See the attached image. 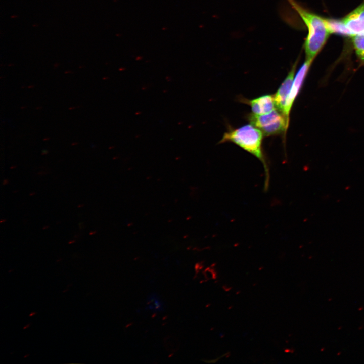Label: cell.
Returning a JSON list of instances; mask_svg holds the SVG:
<instances>
[{
    "mask_svg": "<svg viewBox=\"0 0 364 364\" xmlns=\"http://www.w3.org/2000/svg\"><path fill=\"white\" fill-rule=\"evenodd\" d=\"M299 15L308 30L303 47L306 59L313 61L331 34L326 19L304 8L295 0H287Z\"/></svg>",
    "mask_w": 364,
    "mask_h": 364,
    "instance_id": "1",
    "label": "cell"
},
{
    "mask_svg": "<svg viewBox=\"0 0 364 364\" xmlns=\"http://www.w3.org/2000/svg\"><path fill=\"white\" fill-rule=\"evenodd\" d=\"M263 135L260 129L250 123L236 129H229L224 133L219 143H233L257 158L263 164L267 175V185L269 173L262 151Z\"/></svg>",
    "mask_w": 364,
    "mask_h": 364,
    "instance_id": "2",
    "label": "cell"
},
{
    "mask_svg": "<svg viewBox=\"0 0 364 364\" xmlns=\"http://www.w3.org/2000/svg\"><path fill=\"white\" fill-rule=\"evenodd\" d=\"M248 119L250 123L260 129L265 136L286 134L289 123L278 109L263 115L251 114Z\"/></svg>",
    "mask_w": 364,
    "mask_h": 364,
    "instance_id": "3",
    "label": "cell"
},
{
    "mask_svg": "<svg viewBox=\"0 0 364 364\" xmlns=\"http://www.w3.org/2000/svg\"><path fill=\"white\" fill-rule=\"evenodd\" d=\"M313 61L306 59L295 76L283 111V114L288 123H289V114L293 103L301 89Z\"/></svg>",
    "mask_w": 364,
    "mask_h": 364,
    "instance_id": "4",
    "label": "cell"
},
{
    "mask_svg": "<svg viewBox=\"0 0 364 364\" xmlns=\"http://www.w3.org/2000/svg\"><path fill=\"white\" fill-rule=\"evenodd\" d=\"M351 37L364 35V3L342 19Z\"/></svg>",
    "mask_w": 364,
    "mask_h": 364,
    "instance_id": "5",
    "label": "cell"
},
{
    "mask_svg": "<svg viewBox=\"0 0 364 364\" xmlns=\"http://www.w3.org/2000/svg\"><path fill=\"white\" fill-rule=\"evenodd\" d=\"M298 62V60H297L292 65L286 78L274 95L277 109L282 113V114L287 97L291 90L294 81Z\"/></svg>",
    "mask_w": 364,
    "mask_h": 364,
    "instance_id": "6",
    "label": "cell"
},
{
    "mask_svg": "<svg viewBox=\"0 0 364 364\" xmlns=\"http://www.w3.org/2000/svg\"><path fill=\"white\" fill-rule=\"evenodd\" d=\"M246 101L255 115L265 114L277 109L274 95H265Z\"/></svg>",
    "mask_w": 364,
    "mask_h": 364,
    "instance_id": "7",
    "label": "cell"
},
{
    "mask_svg": "<svg viewBox=\"0 0 364 364\" xmlns=\"http://www.w3.org/2000/svg\"><path fill=\"white\" fill-rule=\"evenodd\" d=\"M326 21L331 33L351 36L342 19H326Z\"/></svg>",
    "mask_w": 364,
    "mask_h": 364,
    "instance_id": "8",
    "label": "cell"
},
{
    "mask_svg": "<svg viewBox=\"0 0 364 364\" xmlns=\"http://www.w3.org/2000/svg\"><path fill=\"white\" fill-rule=\"evenodd\" d=\"M352 39L357 58L360 64L364 66V35H355Z\"/></svg>",
    "mask_w": 364,
    "mask_h": 364,
    "instance_id": "9",
    "label": "cell"
},
{
    "mask_svg": "<svg viewBox=\"0 0 364 364\" xmlns=\"http://www.w3.org/2000/svg\"><path fill=\"white\" fill-rule=\"evenodd\" d=\"M36 314H37V312H34V311H32V312H31L29 314V317L33 316L35 315Z\"/></svg>",
    "mask_w": 364,
    "mask_h": 364,
    "instance_id": "10",
    "label": "cell"
},
{
    "mask_svg": "<svg viewBox=\"0 0 364 364\" xmlns=\"http://www.w3.org/2000/svg\"><path fill=\"white\" fill-rule=\"evenodd\" d=\"M30 325H31V323L27 324H26L25 326H24L23 327V329H26L29 328Z\"/></svg>",
    "mask_w": 364,
    "mask_h": 364,
    "instance_id": "11",
    "label": "cell"
},
{
    "mask_svg": "<svg viewBox=\"0 0 364 364\" xmlns=\"http://www.w3.org/2000/svg\"><path fill=\"white\" fill-rule=\"evenodd\" d=\"M29 354H26L24 356V358H26L27 357L29 356Z\"/></svg>",
    "mask_w": 364,
    "mask_h": 364,
    "instance_id": "12",
    "label": "cell"
}]
</instances>
